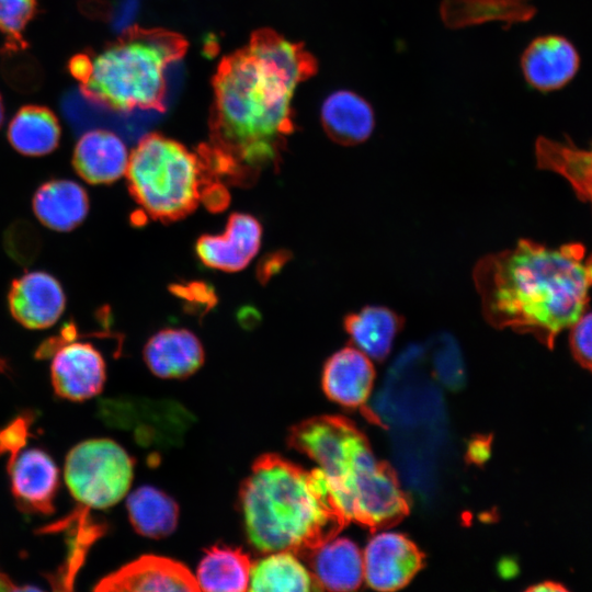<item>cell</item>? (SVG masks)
<instances>
[{
    "instance_id": "4",
    "label": "cell",
    "mask_w": 592,
    "mask_h": 592,
    "mask_svg": "<svg viewBox=\"0 0 592 592\" xmlns=\"http://www.w3.org/2000/svg\"><path fill=\"white\" fill-rule=\"evenodd\" d=\"M186 39L171 31L133 26L101 50L80 53L68 69L91 103L121 113L162 112L168 68L181 59Z\"/></svg>"
},
{
    "instance_id": "13",
    "label": "cell",
    "mask_w": 592,
    "mask_h": 592,
    "mask_svg": "<svg viewBox=\"0 0 592 592\" xmlns=\"http://www.w3.org/2000/svg\"><path fill=\"white\" fill-rule=\"evenodd\" d=\"M579 67L580 57L576 47L560 35L533 39L521 58L526 82L543 92L563 88L577 75Z\"/></svg>"
},
{
    "instance_id": "10",
    "label": "cell",
    "mask_w": 592,
    "mask_h": 592,
    "mask_svg": "<svg viewBox=\"0 0 592 592\" xmlns=\"http://www.w3.org/2000/svg\"><path fill=\"white\" fill-rule=\"evenodd\" d=\"M94 591H200V587L183 563L168 557L145 555L102 578Z\"/></svg>"
},
{
    "instance_id": "33",
    "label": "cell",
    "mask_w": 592,
    "mask_h": 592,
    "mask_svg": "<svg viewBox=\"0 0 592 592\" xmlns=\"http://www.w3.org/2000/svg\"><path fill=\"white\" fill-rule=\"evenodd\" d=\"M3 116H4V107H3L2 98L0 95V126L2 125Z\"/></svg>"
},
{
    "instance_id": "26",
    "label": "cell",
    "mask_w": 592,
    "mask_h": 592,
    "mask_svg": "<svg viewBox=\"0 0 592 592\" xmlns=\"http://www.w3.org/2000/svg\"><path fill=\"white\" fill-rule=\"evenodd\" d=\"M37 0H0V34L8 53L26 48L23 32L37 11Z\"/></svg>"
},
{
    "instance_id": "14",
    "label": "cell",
    "mask_w": 592,
    "mask_h": 592,
    "mask_svg": "<svg viewBox=\"0 0 592 592\" xmlns=\"http://www.w3.org/2000/svg\"><path fill=\"white\" fill-rule=\"evenodd\" d=\"M375 379L372 360L355 346L332 354L322 371V388L334 402L356 408L368 399Z\"/></svg>"
},
{
    "instance_id": "27",
    "label": "cell",
    "mask_w": 592,
    "mask_h": 592,
    "mask_svg": "<svg viewBox=\"0 0 592 592\" xmlns=\"http://www.w3.org/2000/svg\"><path fill=\"white\" fill-rule=\"evenodd\" d=\"M570 346L579 364L592 372V312L580 316L571 326Z\"/></svg>"
},
{
    "instance_id": "29",
    "label": "cell",
    "mask_w": 592,
    "mask_h": 592,
    "mask_svg": "<svg viewBox=\"0 0 592 592\" xmlns=\"http://www.w3.org/2000/svg\"><path fill=\"white\" fill-rule=\"evenodd\" d=\"M174 293L183 299L193 303H202L207 306H210V303L215 301L210 288L203 283H191L184 286L177 285L174 286Z\"/></svg>"
},
{
    "instance_id": "20",
    "label": "cell",
    "mask_w": 592,
    "mask_h": 592,
    "mask_svg": "<svg viewBox=\"0 0 592 592\" xmlns=\"http://www.w3.org/2000/svg\"><path fill=\"white\" fill-rule=\"evenodd\" d=\"M343 325L355 348L371 360L383 361L391 351L403 318L384 306H366L349 314Z\"/></svg>"
},
{
    "instance_id": "16",
    "label": "cell",
    "mask_w": 592,
    "mask_h": 592,
    "mask_svg": "<svg viewBox=\"0 0 592 592\" xmlns=\"http://www.w3.org/2000/svg\"><path fill=\"white\" fill-rule=\"evenodd\" d=\"M128 160L125 143L106 129H92L83 134L72 155L77 173L91 184L117 181L126 173Z\"/></svg>"
},
{
    "instance_id": "28",
    "label": "cell",
    "mask_w": 592,
    "mask_h": 592,
    "mask_svg": "<svg viewBox=\"0 0 592 592\" xmlns=\"http://www.w3.org/2000/svg\"><path fill=\"white\" fill-rule=\"evenodd\" d=\"M30 424V415H20L0 429V455L8 454V462L12 460L26 445Z\"/></svg>"
},
{
    "instance_id": "3",
    "label": "cell",
    "mask_w": 592,
    "mask_h": 592,
    "mask_svg": "<svg viewBox=\"0 0 592 592\" xmlns=\"http://www.w3.org/2000/svg\"><path fill=\"white\" fill-rule=\"evenodd\" d=\"M247 537L262 553L306 556L343 524L319 468L307 471L276 454L255 459L239 491Z\"/></svg>"
},
{
    "instance_id": "15",
    "label": "cell",
    "mask_w": 592,
    "mask_h": 592,
    "mask_svg": "<svg viewBox=\"0 0 592 592\" xmlns=\"http://www.w3.org/2000/svg\"><path fill=\"white\" fill-rule=\"evenodd\" d=\"M144 361L150 372L161 378H184L204 363V349L200 339L184 328H166L149 338L145 344Z\"/></svg>"
},
{
    "instance_id": "21",
    "label": "cell",
    "mask_w": 592,
    "mask_h": 592,
    "mask_svg": "<svg viewBox=\"0 0 592 592\" xmlns=\"http://www.w3.org/2000/svg\"><path fill=\"white\" fill-rule=\"evenodd\" d=\"M60 125L53 111L43 105H24L8 128L11 146L22 155L38 157L54 151L60 140Z\"/></svg>"
},
{
    "instance_id": "22",
    "label": "cell",
    "mask_w": 592,
    "mask_h": 592,
    "mask_svg": "<svg viewBox=\"0 0 592 592\" xmlns=\"http://www.w3.org/2000/svg\"><path fill=\"white\" fill-rule=\"evenodd\" d=\"M440 12L446 26L460 29L491 21L525 22L535 8L530 0H443Z\"/></svg>"
},
{
    "instance_id": "23",
    "label": "cell",
    "mask_w": 592,
    "mask_h": 592,
    "mask_svg": "<svg viewBox=\"0 0 592 592\" xmlns=\"http://www.w3.org/2000/svg\"><path fill=\"white\" fill-rule=\"evenodd\" d=\"M251 568L248 590L264 592H305L321 590L312 572L296 554L291 551L269 553Z\"/></svg>"
},
{
    "instance_id": "6",
    "label": "cell",
    "mask_w": 592,
    "mask_h": 592,
    "mask_svg": "<svg viewBox=\"0 0 592 592\" xmlns=\"http://www.w3.org/2000/svg\"><path fill=\"white\" fill-rule=\"evenodd\" d=\"M133 475V458L110 439L75 445L64 467L68 490L87 509H106L119 502L129 490Z\"/></svg>"
},
{
    "instance_id": "25",
    "label": "cell",
    "mask_w": 592,
    "mask_h": 592,
    "mask_svg": "<svg viewBox=\"0 0 592 592\" xmlns=\"http://www.w3.org/2000/svg\"><path fill=\"white\" fill-rule=\"evenodd\" d=\"M126 508L133 527L143 536L163 538L177 527V502L153 487L144 486L134 490L127 498Z\"/></svg>"
},
{
    "instance_id": "7",
    "label": "cell",
    "mask_w": 592,
    "mask_h": 592,
    "mask_svg": "<svg viewBox=\"0 0 592 592\" xmlns=\"http://www.w3.org/2000/svg\"><path fill=\"white\" fill-rule=\"evenodd\" d=\"M422 561L421 551L407 536L377 533L363 550L364 581L374 590H399L419 572Z\"/></svg>"
},
{
    "instance_id": "2",
    "label": "cell",
    "mask_w": 592,
    "mask_h": 592,
    "mask_svg": "<svg viewBox=\"0 0 592 592\" xmlns=\"http://www.w3.org/2000/svg\"><path fill=\"white\" fill-rule=\"evenodd\" d=\"M473 278L492 327L531 333L549 348L581 316L592 284L580 244L553 249L527 239L481 258Z\"/></svg>"
},
{
    "instance_id": "34",
    "label": "cell",
    "mask_w": 592,
    "mask_h": 592,
    "mask_svg": "<svg viewBox=\"0 0 592 592\" xmlns=\"http://www.w3.org/2000/svg\"><path fill=\"white\" fill-rule=\"evenodd\" d=\"M587 267H588V272H589L590 278H591V281H592V258L588 261Z\"/></svg>"
},
{
    "instance_id": "1",
    "label": "cell",
    "mask_w": 592,
    "mask_h": 592,
    "mask_svg": "<svg viewBox=\"0 0 592 592\" xmlns=\"http://www.w3.org/2000/svg\"><path fill=\"white\" fill-rule=\"evenodd\" d=\"M316 72L303 44L266 29L223 58L213 79L209 143L202 145L217 179L248 186L278 168L295 129L294 91Z\"/></svg>"
},
{
    "instance_id": "19",
    "label": "cell",
    "mask_w": 592,
    "mask_h": 592,
    "mask_svg": "<svg viewBox=\"0 0 592 592\" xmlns=\"http://www.w3.org/2000/svg\"><path fill=\"white\" fill-rule=\"evenodd\" d=\"M321 123L326 134L343 146L365 141L375 126L371 104L353 91L331 93L321 106Z\"/></svg>"
},
{
    "instance_id": "24",
    "label": "cell",
    "mask_w": 592,
    "mask_h": 592,
    "mask_svg": "<svg viewBox=\"0 0 592 592\" xmlns=\"http://www.w3.org/2000/svg\"><path fill=\"white\" fill-rule=\"evenodd\" d=\"M252 563L240 548L216 545L205 550L196 580L203 591H246Z\"/></svg>"
},
{
    "instance_id": "31",
    "label": "cell",
    "mask_w": 592,
    "mask_h": 592,
    "mask_svg": "<svg viewBox=\"0 0 592 592\" xmlns=\"http://www.w3.org/2000/svg\"><path fill=\"white\" fill-rule=\"evenodd\" d=\"M528 591H567L568 589L559 582L545 581L527 589Z\"/></svg>"
},
{
    "instance_id": "9",
    "label": "cell",
    "mask_w": 592,
    "mask_h": 592,
    "mask_svg": "<svg viewBox=\"0 0 592 592\" xmlns=\"http://www.w3.org/2000/svg\"><path fill=\"white\" fill-rule=\"evenodd\" d=\"M11 492L26 512L49 515L60 485L59 469L52 456L41 448L22 449L8 462Z\"/></svg>"
},
{
    "instance_id": "32",
    "label": "cell",
    "mask_w": 592,
    "mask_h": 592,
    "mask_svg": "<svg viewBox=\"0 0 592 592\" xmlns=\"http://www.w3.org/2000/svg\"><path fill=\"white\" fill-rule=\"evenodd\" d=\"M19 588L10 580L8 576L0 572V591L18 590Z\"/></svg>"
},
{
    "instance_id": "5",
    "label": "cell",
    "mask_w": 592,
    "mask_h": 592,
    "mask_svg": "<svg viewBox=\"0 0 592 592\" xmlns=\"http://www.w3.org/2000/svg\"><path fill=\"white\" fill-rule=\"evenodd\" d=\"M126 177L135 202L149 217L161 223L192 214L204 191L220 181L198 147L196 151L190 150L159 133L139 140L129 156Z\"/></svg>"
},
{
    "instance_id": "8",
    "label": "cell",
    "mask_w": 592,
    "mask_h": 592,
    "mask_svg": "<svg viewBox=\"0 0 592 592\" xmlns=\"http://www.w3.org/2000/svg\"><path fill=\"white\" fill-rule=\"evenodd\" d=\"M50 379L55 394L62 399H91L102 391L105 384V361L91 343H66L53 357Z\"/></svg>"
},
{
    "instance_id": "11",
    "label": "cell",
    "mask_w": 592,
    "mask_h": 592,
    "mask_svg": "<svg viewBox=\"0 0 592 592\" xmlns=\"http://www.w3.org/2000/svg\"><path fill=\"white\" fill-rule=\"evenodd\" d=\"M262 226L252 215L232 213L221 235H202L195 243L201 262L212 269L237 272L244 269L258 253Z\"/></svg>"
},
{
    "instance_id": "12",
    "label": "cell",
    "mask_w": 592,
    "mask_h": 592,
    "mask_svg": "<svg viewBox=\"0 0 592 592\" xmlns=\"http://www.w3.org/2000/svg\"><path fill=\"white\" fill-rule=\"evenodd\" d=\"M8 301L12 317L32 330L54 326L66 306L60 283L52 274L43 271L29 272L14 280Z\"/></svg>"
},
{
    "instance_id": "30",
    "label": "cell",
    "mask_w": 592,
    "mask_h": 592,
    "mask_svg": "<svg viewBox=\"0 0 592 592\" xmlns=\"http://www.w3.org/2000/svg\"><path fill=\"white\" fill-rule=\"evenodd\" d=\"M288 254L276 253L271 255L269 260L260 265V278L264 281L266 277L271 276L275 270H278L284 262L287 260Z\"/></svg>"
},
{
    "instance_id": "18",
    "label": "cell",
    "mask_w": 592,
    "mask_h": 592,
    "mask_svg": "<svg viewBox=\"0 0 592 592\" xmlns=\"http://www.w3.org/2000/svg\"><path fill=\"white\" fill-rule=\"evenodd\" d=\"M32 206L36 218L44 226L67 232L86 219L89 197L79 183L68 179H55L37 189Z\"/></svg>"
},
{
    "instance_id": "17",
    "label": "cell",
    "mask_w": 592,
    "mask_h": 592,
    "mask_svg": "<svg viewBox=\"0 0 592 592\" xmlns=\"http://www.w3.org/2000/svg\"><path fill=\"white\" fill-rule=\"evenodd\" d=\"M306 556L321 589L353 591L364 581L363 551L349 538L332 536Z\"/></svg>"
}]
</instances>
